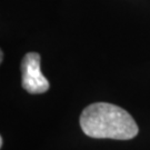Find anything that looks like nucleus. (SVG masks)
I'll list each match as a JSON object with an SVG mask.
<instances>
[{
    "mask_svg": "<svg viewBox=\"0 0 150 150\" xmlns=\"http://www.w3.org/2000/svg\"><path fill=\"white\" fill-rule=\"evenodd\" d=\"M2 144H4V139L2 137H0V147H2Z\"/></svg>",
    "mask_w": 150,
    "mask_h": 150,
    "instance_id": "7ed1b4c3",
    "label": "nucleus"
},
{
    "mask_svg": "<svg viewBox=\"0 0 150 150\" xmlns=\"http://www.w3.org/2000/svg\"><path fill=\"white\" fill-rule=\"evenodd\" d=\"M21 85L30 93H43L49 89V81L40 69V54L29 52L21 61Z\"/></svg>",
    "mask_w": 150,
    "mask_h": 150,
    "instance_id": "f03ea898",
    "label": "nucleus"
},
{
    "mask_svg": "<svg viewBox=\"0 0 150 150\" xmlns=\"http://www.w3.org/2000/svg\"><path fill=\"white\" fill-rule=\"evenodd\" d=\"M80 127L87 136L96 139L129 140L139 132L128 111L107 102H96L83 109Z\"/></svg>",
    "mask_w": 150,
    "mask_h": 150,
    "instance_id": "f257e3e1",
    "label": "nucleus"
}]
</instances>
